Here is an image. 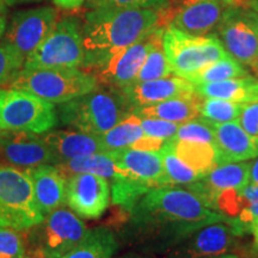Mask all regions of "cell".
<instances>
[{"mask_svg":"<svg viewBox=\"0 0 258 258\" xmlns=\"http://www.w3.org/2000/svg\"><path fill=\"white\" fill-rule=\"evenodd\" d=\"M131 211L137 224L159 231L176 243L184 240L203 226L225 221L198 194L176 185L150 190Z\"/></svg>","mask_w":258,"mask_h":258,"instance_id":"obj_1","label":"cell"},{"mask_svg":"<svg viewBox=\"0 0 258 258\" xmlns=\"http://www.w3.org/2000/svg\"><path fill=\"white\" fill-rule=\"evenodd\" d=\"M80 25L86 54L83 67L93 70L116 50L164 28L160 11L152 9L89 10Z\"/></svg>","mask_w":258,"mask_h":258,"instance_id":"obj_2","label":"cell"},{"mask_svg":"<svg viewBox=\"0 0 258 258\" xmlns=\"http://www.w3.org/2000/svg\"><path fill=\"white\" fill-rule=\"evenodd\" d=\"M134 109L123 90L99 84L91 92L60 104L56 111L62 124L99 137L133 114Z\"/></svg>","mask_w":258,"mask_h":258,"instance_id":"obj_3","label":"cell"},{"mask_svg":"<svg viewBox=\"0 0 258 258\" xmlns=\"http://www.w3.org/2000/svg\"><path fill=\"white\" fill-rule=\"evenodd\" d=\"M109 154L120 171L111 180V196L115 205L132 209L150 190L170 185L159 151L128 147L110 151Z\"/></svg>","mask_w":258,"mask_h":258,"instance_id":"obj_4","label":"cell"},{"mask_svg":"<svg viewBox=\"0 0 258 258\" xmlns=\"http://www.w3.org/2000/svg\"><path fill=\"white\" fill-rule=\"evenodd\" d=\"M99 85L93 73L80 69L22 70L10 88L34 93L53 104H62Z\"/></svg>","mask_w":258,"mask_h":258,"instance_id":"obj_5","label":"cell"},{"mask_svg":"<svg viewBox=\"0 0 258 258\" xmlns=\"http://www.w3.org/2000/svg\"><path fill=\"white\" fill-rule=\"evenodd\" d=\"M43 219L25 170L0 166V226L29 231Z\"/></svg>","mask_w":258,"mask_h":258,"instance_id":"obj_6","label":"cell"},{"mask_svg":"<svg viewBox=\"0 0 258 258\" xmlns=\"http://www.w3.org/2000/svg\"><path fill=\"white\" fill-rule=\"evenodd\" d=\"M163 44L172 73L184 79L230 55L217 35H191L173 27L164 29Z\"/></svg>","mask_w":258,"mask_h":258,"instance_id":"obj_7","label":"cell"},{"mask_svg":"<svg viewBox=\"0 0 258 258\" xmlns=\"http://www.w3.org/2000/svg\"><path fill=\"white\" fill-rule=\"evenodd\" d=\"M85 55L80 22L76 17H63L25 57L23 69H79L84 66Z\"/></svg>","mask_w":258,"mask_h":258,"instance_id":"obj_8","label":"cell"},{"mask_svg":"<svg viewBox=\"0 0 258 258\" xmlns=\"http://www.w3.org/2000/svg\"><path fill=\"white\" fill-rule=\"evenodd\" d=\"M53 103L17 89H0V129L47 133L57 123Z\"/></svg>","mask_w":258,"mask_h":258,"instance_id":"obj_9","label":"cell"},{"mask_svg":"<svg viewBox=\"0 0 258 258\" xmlns=\"http://www.w3.org/2000/svg\"><path fill=\"white\" fill-rule=\"evenodd\" d=\"M32 258H61L84 240L90 230L77 214L61 207L30 228Z\"/></svg>","mask_w":258,"mask_h":258,"instance_id":"obj_10","label":"cell"},{"mask_svg":"<svg viewBox=\"0 0 258 258\" xmlns=\"http://www.w3.org/2000/svg\"><path fill=\"white\" fill-rule=\"evenodd\" d=\"M241 0H178L161 10V25L191 35H207L219 28Z\"/></svg>","mask_w":258,"mask_h":258,"instance_id":"obj_11","label":"cell"},{"mask_svg":"<svg viewBox=\"0 0 258 258\" xmlns=\"http://www.w3.org/2000/svg\"><path fill=\"white\" fill-rule=\"evenodd\" d=\"M59 22V12L51 6L17 11L10 18L3 37L6 44L11 46L27 57L46 40Z\"/></svg>","mask_w":258,"mask_h":258,"instance_id":"obj_12","label":"cell"},{"mask_svg":"<svg viewBox=\"0 0 258 258\" xmlns=\"http://www.w3.org/2000/svg\"><path fill=\"white\" fill-rule=\"evenodd\" d=\"M153 32L131 46L116 50L103 60L95 69L96 73H93L99 84L118 89L134 84L152 46Z\"/></svg>","mask_w":258,"mask_h":258,"instance_id":"obj_13","label":"cell"},{"mask_svg":"<svg viewBox=\"0 0 258 258\" xmlns=\"http://www.w3.org/2000/svg\"><path fill=\"white\" fill-rule=\"evenodd\" d=\"M110 202V185L104 177L77 173L67 178L66 203L83 219L102 217Z\"/></svg>","mask_w":258,"mask_h":258,"instance_id":"obj_14","label":"cell"},{"mask_svg":"<svg viewBox=\"0 0 258 258\" xmlns=\"http://www.w3.org/2000/svg\"><path fill=\"white\" fill-rule=\"evenodd\" d=\"M0 158L21 169L55 165L53 153L38 134L24 131L0 133Z\"/></svg>","mask_w":258,"mask_h":258,"instance_id":"obj_15","label":"cell"},{"mask_svg":"<svg viewBox=\"0 0 258 258\" xmlns=\"http://www.w3.org/2000/svg\"><path fill=\"white\" fill-rule=\"evenodd\" d=\"M208 207L243 235L250 233L251 224L258 217V185L222 190L213 196Z\"/></svg>","mask_w":258,"mask_h":258,"instance_id":"obj_16","label":"cell"},{"mask_svg":"<svg viewBox=\"0 0 258 258\" xmlns=\"http://www.w3.org/2000/svg\"><path fill=\"white\" fill-rule=\"evenodd\" d=\"M219 35L232 57L258 72V37L251 19L238 18L231 12L219 25Z\"/></svg>","mask_w":258,"mask_h":258,"instance_id":"obj_17","label":"cell"},{"mask_svg":"<svg viewBox=\"0 0 258 258\" xmlns=\"http://www.w3.org/2000/svg\"><path fill=\"white\" fill-rule=\"evenodd\" d=\"M241 235L227 221H218L203 226L180 243H184V251L190 258H215L230 252Z\"/></svg>","mask_w":258,"mask_h":258,"instance_id":"obj_18","label":"cell"},{"mask_svg":"<svg viewBox=\"0 0 258 258\" xmlns=\"http://www.w3.org/2000/svg\"><path fill=\"white\" fill-rule=\"evenodd\" d=\"M212 125L215 133L214 148L218 164L247 161L258 157V137L247 133L239 121Z\"/></svg>","mask_w":258,"mask_h":258,"instance_id":"obj_19","label":"cell"},{"mask_svg":"<svg viewBox=\"0 0 258 258\" xmlns=\"http://www.w3.org/2000/svg\"><path fill=\"white\" fill-rule=\"evenodd\" d=\"M134 108L146 106L167 99L185 97L195 93V86L182 77H166V78L134 83L122 89Z\"/></svg>","mask_w":258,"mask_h":258,"instance_id":"obj_20","label":"cell"},{"mask_svg":"<svg viewBox=\"0 0 258 258\" xmlns=\"http://www.w3.org/2000/svg\"><path fill=\"white\" fill-rule=\"evenodd\" d=\"M249 179L250 163H221L217 164L205 177L185 186L198 194L208 206L211 199L218 192L227 189L243 188L249 184Z\"/></svg>","mask_w":258,"mask_h":258,"instance_id":"obj_21","label":"cell"},{"mask_svg":"<svg viewBox=\"0 0 258 258\" xmlns=\"http://www.w3.org/2000/svg\"><path fill=\"white\" fill-rule=\"evenodd\" d=\"M42 138L53 153L55 165L61 161L71 160L74 158L105 152L99 137L84 133L77 129L49 131L43 133Z\"/></svg>","mask_w":258,"mask_h":258,"instance_id":"obj_22","label":"cell"},{"mask_svg":"<svg viewBox=\"0 0 258 258\" xmlns=\"http://www.w3.org/2000/svg\"><path fill=\"white\" fill-rule=\"evenodd\" d=\"M31 178L35 199L42 214L46 217L66 203L67 178L55 165H42L27 169Z\"/></svg>","mask_w":258,"mask_h":258,"instance_id":"obj_23","label":"cell"},{"mask_svg":"<svg viewBox=\"0 0 258 258\" xmlns=\"http://www.w3.org/2000/svg\"><path fill=\"white\" fill-rule=\"evenodd\" d=\"M201 102L202 97L195 92L190 96L178 97L156 104L135 108L134 114H137L139 117L159 118V120L182 124L198 118V116H200Z\"/></svg>","mask_w":258,"mask_h":258,"instance_id":"obj_24","label":"cell"},{"mask_svg":"<svg viewBox=\"0 0 258 258\" xmlns=\"http://www.w3.org/2000/svg\"><path fill=\"white\" fill-rule=\"evenodd\" d=\"M194 86L195 92L202 98L225 99L240 104L258 102V79L250 76Z\"/></svg>","mask_w":258,"mask_h":258,"instance_id":"obj_25","label":"cell"},{"mask_svg":"<svg viewBox=\"0 0 258 258\" xmlns=\"http://www.w3.org/2000/svg\"><path fill=\"white\" fill-rule=\"evenodd\" d=\"M55 166L66 178L77 173H93L104 177L111 182L120 173L109 152L93 153L90 156L74 158L71 160L61 161Z\"/></svg>","mask_w":258,"mask_h":258,"instance_id":"obj_26","label":"cell"},{"mask_svg":"<svg viewBox=\"0 0 258 258\" xmlns=\"http://www.w3.org/2000/svg\"><path fill=\"white\" fill-rule=\"evenodd\" d=\"M177 156L200 176L205 177L218 164L217 152L213 145L196 141L169 139Z\"/></svg>","mask_w":258,"mask_h":258,"instance_id":"obj_27","label":"cell"},{"mask_svg":"<svg viewBox=\"0 0 258 258\" xmlns=\"http://www.w3.org/2000/svg\"><path fill=\"white\" fill-rule=\"evenodd\" d=\"M116 250L114 233L105 227H97L90 230L82 243L61 258H112Z\"/></svg>","mask_w":258,"mask_h":258,"instance_id":"obj_28","label":"cell"},{"mask_svg":"<svg viewBox=\"0 0 258 258\" xmlns=\"http://www.w3.org/2000/svg\"><path fill=\"white\" fill-rule=\"evenodd\" d=\"M144 135L141 118L133 112L115 127L99 135V140L105 152H110V151L132 147L135 141Z\"/></svg>","mask_w":258,"mask_h":258,"instance_id":"obj_29","label":"cell"},{"mask_svg":"<svg viewBox=\"0 0 258 258\" xmlns=\"http://www.w3.org/2000/svg\"><path fill=\"white\" fill-rule=\"evenodd\" d=\"M164 29L165 28H158L153 32L152 46H151L146 60H145L143 67H141L140 72L135 79V83L166 78V77L173 74L165 55V50H164Z\"/></svg>","mask_w":258,"mask_h":258,"instance_id":"obj_30","label":"cell"},{"mask_svg":"<svg viewBox=\"0 0 258 258\" xmlns=\"http://www.w3.org/2000/svg\"><path fill=\"white\" fill-rule=\"evenodd\" d=\"M244 77H249V73L245 71L243 64L235 60L234 57L228 55L207 64L199 72L190 76L186 80H189L194 85H200V84L221 82V80L233 78H244Z\"/></svg>","mask_w":258,"mask_h":258,"instance_id":"obj_31","label":"cell"},{"mask_svg":"<svg viewBox=\"0 0 258 258\" xmlns=\"http://www.w3.org/2000/svg\"><path fill=\"white\" fill-rule=\"evenodd\" d=\"M159 152L170 185H188L201 178V176L196 171L186 165L184 161L177 156L170 140L164 143Z\"/></svg>","mask_w":258,"mask_h":258,"instance_id":"obj_32","label":"cell"},{"mask_svg":"<svg viewBox=\"0 0 258 258\" xmlns=\"http://www.w3.org/2000/svg\"><path fill=\"white\" fill-rule=\"evenodd\" d=\"M244 104L218 98H202L200 115L212 123H225L239 118Z\"/></svg>","mask_w":258,"mask_h":258,"instance_id":"obj_33","label":"cell"},{"mask_svg":"<svg viewBox=\"0 0 258 258\" xmlns=\"http://www.w3.org/2000/svg\"><path fill=\"white\" fill-rule=\"evenodd\" d=\"M24 61L17 50L0 40V88L11 85L23 70Z\"/></svg>","mask_w":258,"mask_h":258,"instance_id":"obj_34","label":"cell"},{"mask_svg":"<svg viewBox=\"0 0 258 258\" xmlns=\"http://www.w3.org/2000/svg\"><path fill=\"white\" fill-rule=\"evenodd\" d=\"M175 138L179 140L196 141V143L209 144L214 146L215 133L211 122L203 120L202 117H198L195 120L179 124Z\"/></svg>","mask_w":258,"mask_h":258,"instance_id":"obj_35","label":"cell"},{"mask_svg":"<svg viewBox=\"0 0 258 258\" xmlns=\"http://www.w3.org/2000/svg\"><path fill=\"white\" fill-rule=\"evenodd\" d=\"M85 8L95 9H152L165 10L171 5L169 0H86Z\"/></svg>","mask_w":258,"mask_h":258,"instance_id":"obj_36","label":"cell"},{"mask_svg":"<svg viewBox=\"0 0 258 258\" xmlns=\"http://www.w3.org/2000/svg\"><path fill=\"white\" fill-rule=\"evenodd\" d=\"M25 241L21 231L0 226V258H23Z\"/></svg>","mask_w":258,"mask_h":258,"instance_id":"obj_37","label":"cell"},{"mask_svg":"<svg viewBox=\"0 0 258 258\" xmlns=\"http://www.w3.org/2000/svg\"><path fill=\"white\" fill-rule=\"evenodd\" d=\"M141 127H143L144 134L147 137H152L161 140H169L176 137L179 124L173 123L165 120L151 117H140Z\"/></svg>","mask_w":258,"mask_h":258,"instance_id":"obj_38","label":"cell"},{"mask_svg":"<svg viewBox=\"0 0 258 258\" xmlns=\"http://www.w3.org/2000/svg\"><path fill=\"white\" fill-rule=\"evenodd\" d=\"M238 121L247 133L258 137V102L244 104Z\"/></svg>","mask_w":258,"mask_h":258,"instance_id":"obj_39","label":"cell"},{"mask_svg":"<svg viewBox=\"0 0 258 258\" xmlns=\"http://www.w3.org/2000/svg\"><path fill=\"white\" fill-rule=\"evenodd\" d=\"M164 143H165V140L144 135V137H141L139 140L135 141L132 148H137V150L143 151H159L163 147Z\"/></svg>","mask_w":258,"mask_h":258,"instance_id":"obj_40","label":"cell"},{"mask_svg":"<svg viewBox=\"0 0 258 258\" xmlns=\"http://www.w3.org/2000/svg\"><path fill=\"white\" fill-rule=\"evenodd\" d=\"M85 2L86 0H54V4L60 9L73 11V10H79L85 4Z\"/></svg>","mask_w":258,"mask_h":258,"instance_id":"obj_41","label":"cell"},{"mask_svg":"<svg viewBox=\"0 0 258 258\" xmlns=\"http://www.w3.org/2000/svg\"><path fill=\"white\" fill-rule=\"evenodd\" d=\"M8 5H6L5 0H0V38L4 35L6 24H8Z\"/></svg>","mask_w":258,"mask_h":258,"instance_id":"obj_42","label":"cell"},{"mask_svg":"<svg viewBox=\"0 0 258 258\" xmlns=\"http://www.w3.org/2000/svg\"><path fill=\"white\" fill-rule=\"evenodd\" d=\"M249 184L258 185V157L250 161V179Z\"/></svg>","mask_w":258,"mask_h":258,"instance_id":"obj_43","label":"cell"},{"mask_svg":"<svg viewBox=\"0 0 258 258\" xmlns=\"http://www.w3.org/2000/svg\"><path fill=\"white\" fill-rule=\"evenodd\" d=\"M250 233L252 234L253 237V249L258 251V217L254 219L252 224H251Z\"/></svg>","mask_w":258,"mask_h":258,"instance_id":"obj_44","label":"cell"},{"mask_svg":"<svg viewBox=\"0 0 258 258\" xmlns=\"http://www.w3.org/2000/svg\"><path fill=\"white\" fill-rule=\"evenodd\" d=\"M36 2H41V0H5L6 5H8V6L29 4V3H36Z\"/></svg>","mask_w":258,"mask_h":258,"instance_id":"obj_45","label":"cell"},{"mask_svg":"<svg viewBox=\"0 0 258 258\" xmlns=\"http://www.w3.org/2000/svg\"><path fill=\"white\" fill-rule=\"evenodd\" d=\"M251 22H252L253 29L254 31H256L257 37H258V16H252V17H251Z\"/></svg>","mask_w":258,"mask_h":258,"instance_id":"obj_46","label":"cell"},{"mask_svg":"<svg viewBox=\"0 0 258 258\" xmlns=\"http://www.w3.org/2000/svg\"><path fill=\"white\" fill-rule=\"evenodd\" d=\"M250 6H251V9H252L253 11L258 15V0H251Z\"/></svg>","mask_w":258,"mask_h":258,"instance_id":"obj_47","label":"cell"},{"mask_svg":"<svg viewBox=\"0 0 258 258\" xmlns=\"http://www.w3.org/2000/svg\"><path fill=\"white\" fill-rule=\"evenodd\" d=\"M215 258H234V257H232V256H225V257H215Z\"/></svg>","mask_w":258,"mask_h":258,"instance_id":"obj_48","label":"cell"},{"mask_svg":"<svg viewBox=\"0 0 258 258\" xmlns=\"http://www.w3.org/2000/svg\"><path fill=\"white\" fill-rule=\"evenodd\" d=\"M170 3H176V2H178V0H169Z\"/></svg>","mask_w":258,"mask_h":258,"instance_id":"obj_49","label":"cell"},{"mask_svg":"<svg viewBox=\"0 0 258 258\" xmlns=\"http://www.w3.org/2000/svg\"><path fill=\"white\" fill-rule=\"evenodd\" d=\"M23 258H32V257H30V256H24Z\"/></svg>","mask_w":258,"mask_h":258,"instance_id":"obj_50","label":"cell"},{"mask_svg":"<svg viewBox=\"0 0 258 258\" xmlns=\"http://www.w3.org/2000/svg\"><path fill=\"white\" fill-rule=\"evenodd\" d=\"M241 2H245V0H241Z\"/></svg>","mask_w":258,"mask_h":258,"instance_id":"obj_51","label":"cell"},{"mask_svg":"<svg viewBox=\"0 0 258 258\" xmlns=\"http://www.w3.org/2000/svg\"><path fill=\"white\" fill-rule=\"evenodd\" d=\"M0 131H2V129H0ZM0 133H2V132H0Z\"/></svg>","mask_w":258,"mask_h":258,"instance_id":"obj_52","label":"cell"},{"mask_svg":"<svg viewBox=\"0 0 258 258\" xmlns=\"http://www.w3.org/2000/svg\"><path fill=\"white\" fill-rule=\"evenodd\" d=\"M257 74H258V72H257Z\"/></svg>","mask_w":258,"mask_h":258,"instance_id":"obj_53","label":"cell"}]
</instances>
